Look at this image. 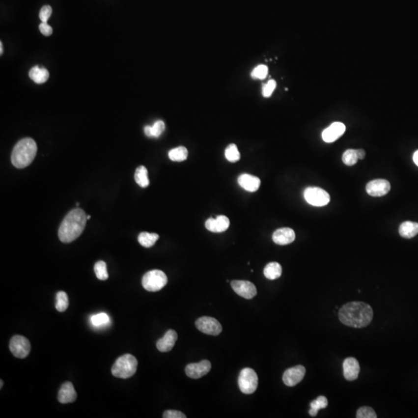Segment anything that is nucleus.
<instances>
[{"label":"nucleus","mask_w":418,"mask_h":418,"mask_svg":"<svg viewBox=\"0 0 418 418\" xmlns=\"http://www.w3.org/2000/svg\"><path fill=\"white\" fill-rule=\"evenodd\" d=\"M338 318L341 323L349 327L361 329L371 323L373 310L371 306L364 302H349L340 308Z\"/></svg>","instance_id":"f257e3e1"},{"label":"nucleus","mask_w":418,"mask_h":418,"mask_svg":"<svg viewBox=\"0 0 418 418\" xmlns=\"http://www.w3.org/2000/svg\"><path fill=\"white\" fill-rule=\"evenodd\" d=\"M85 212L81 208H75L63 219L58 229V237L64 243H69L78 239L84 231L87 223Z\"/></svg>","instance_id":"f03ea898"},{"label":"nucleus","mask_w":418,"mask_h":418,"mask_svg":"<svg viewBox=\"0 0 418 418\" xmlns=\"http://www.w3.org/2000/svg\"><path fill=\"white\" fill-rule=\"evenodd\" d=\"M37 152L36 142L31 138H24L15 145L12 152V164L19 169L27 167L33 162Z\"/></svg>","instance_id":"7ed1b4c3"},{"label":"nucleus","mask_w":418,"mask_h":418,"mask_svg":"<svg viewBox=\"0 0 418 418\" xmlns=\"http://www.w3.org/2000/svg\"><path fill=\"white\" fill-rule=\"evenodd\" d=\"M137 362L136 357L131 354H125L117 359L111 368V373L115 377L128 379L137 372Z\"/></svg>","instance_id":"20e7f679"},{"label":"nucleus","mask_w":418,"mask_h":418,"mask_svg":"<svg viewBox=\"0 0 418 418\" xmlns=\"http://www.w3.org/2000/svg\"><path fill=\"white\" fill-rule=\"evenodd\" d=\"M167 278L165 273L159 270H150L142 277L143 288L150 292H157L166 286Z\"/></svg>","instance_id":"39448f33"},{"label":"nucleus","mask_w":418,"mask_h":418,"mask_svg":"<svg viewBox=\"0 0 418 418\" xmlns=\"http://www.w3.org/2000/svg\"><path fill=\"white\" fill-rule=\"evenodd\" d=\"M239 390L245 394H252L258 387V376L251 368L242 369L238 379Z\"/></svg>","instance_id":"423d86ee"},{"label":"nucleus","mask_w":418,"mask_h":418,"mask_svg":"<svg viewBox=\"0 0 418 418\" xmlns=\"http://www.w3.org/2000/svg\"><path fill=\"white\" fill-rule=\"evenodd\" d=\"M304 197L306 201L313 206H325L330 201L329 194L324 189L317 187L306 188L304 192Z\"/></svg>","instance_id":"0eeeda50"},{"label":"nucleus","mask_w":418,"mask_h":418,"mask_svg":"<svg viewBox=\"0 0 418 418\" xmlns=\"http://www.w3.org/2000/svg\"><path fill=\"white\" fill-rule=\"evenodd\" d=\"M31 345L29 340L22 335H15L9 342V349L13 356L19 359L26 358L29 355Z\"/></svg>","instance_id":"6e6552de"},{"label":"nucleus","mask_w":418,"mask_h":418,"mask_svg":"<svg viewBox=\"0 0 418 418\" xmlns=\"http://www.w3.org/2000/svg\"><path fill=\"white\" fill-rule=\"evenodd\" d=\"M196 327L200 332L209 335H219L223 331L220 322L212 317H201L195 322Z\"/></svg>","instance_id":"1a4fd4ad"},{"label":"nucleus","mask_w":418,"mask_h":418,"mask_svg":"<svg viewBox=\"0 0 418 418\" xmlns=\"http://www.w3.org/2000/svg\"><path fill=\"white\" fill-rule=\"evenodd\" d=\"M231 287L238 295L246 299H252L257 294L256 286L247 280H232Z\"/></svg>","instance_id":"9d476101"},{"label":"nucleus","mask_w":418,"mask_h":418,"mask_svg":"<svg viewBox=\"0 0 418 418\" xmlns=\"http://www.w3.org/2000/svg\"><path fill=\"white\" fill-rule=\"evenodd\" d=\"M306 369L303 365H298L285 371L283 375V381L287 387H294L303 380Z\"/></svg>","instance_id":"9b49d317"},{"label":"nucleus","mask_w":418,"mask_h":418,"mask_svg":"<svg viewBox=\"0 0 418 418\" xmlns=\"http://www.w3.org/2000/svg\"><path fill=\"white\" fill-rule=\"evenodd\" d=\"M212 365L208 360H202L197 363L188 364L185 368V373L192 379H199L205 376L211 370Z\"/></svg>","instance_id":"f8f14e48"},{"label":"nucleus","mask_w":418,"mask_h":418,"mask_svg":"<svg viewBox=\"0 0 418 418\" xmlns=\"http://www.w3.org/2000/svg\"><path fill=\"white\" fill-rule=\"evenodd\" d=\"M390 184L384 179H376L368 183L365 188L367 193L373 197H382L389 193Z\"/></svg>","instance_id":"ddd939ff"},{"label":"nucleus","mask_w":418,"mask_h":418,"mask_svg":"<svg viewBox=\"0 0 418 418\" xmlns=\"http://www.w3.org/2000/svg\"><path fill=\"white\" fill-rule=\"evenodd\" d=\"M345 125L342 122H333V124L322 132V139L326 142H333L343 135L345 132Z\"/></svg>","instance_id":"4468645a"},{"label":"nucleus","mask_w":418,"mask_h":418,"mask_svg":"<svg viewBox=\"0 0 418 418\" xmlns=\"http://www.w3.org/2000/svg\"><path fill=\"white\" fill-rule=\"evenodd\" d=\"M229 225V219L225 216H219L216 219L210 218L205 222V228L208 231L216 233L225 232L228 229Z\"/></svg>","instance_id":"2eb2a0df"},{"label":"nucleus","mask_w":418,"mask_h":418,"mask_svg":"<svg viewBox=\"0 0 418 418\" xmlns=\"http://www.w3.org/2000/svg\"><path fill=\"white\" fill-rule=\"evenodd\" d=\"M273 241L279 246L290 244L295 240V232L290 228L277 229L273 234Z\"/></svg>","instance_id":"dca6fc26"},{"label":"nucleus","mask_w":418,"mask_h":418,"mask_svg":"<svg viewBox=\"0 0 418 418\" xmlns=\"http://www.w3.org/2000/svg\"><path fill=\"white\" fill-rule=\"evenodd\" d=\"M360 366L357 360L353 357L345 359L343 362V374L345 380L353 381L358 378Z\"/></svg>","instance_id":"f3484780"},{"label":"nucleus","mask_w":418,"mask_h":418,"mask_svg":"<svg viewBox=\"0 0 418 418\" xmlns=\"http://www.w3.org/2000/svg\"><path fill=\"white\" fill-rule=\"evenodd\" d=\"M77 399V392L75 391V387L71 382H66L60 387L58 392L57 400L60 404H68L72 403Z\"/></svg>","instance_id":"a211bd4d"},{"label":"nucleus","mask_w":418,"mask_h":418,"mask_svg":"<svg viewBox=\"0 0 418 418\" xmlns=\"http://www.w3.org/2000/svg\"><path fill=\"white\" fill-rule=\"evenodd\" d=\"M177 340V334L175 331L168 330L166 334L157 342V348L161 353H167L172 350Z\"/></svg>","instance_id":"6ab92c4d"},{"label":"nucleus","mask_w":418,"mask_h":418,"mask_svg":"<svg viewBox=\"0 0 418 418\" xmlns=\"http://www.w3.org/2000/svg\"><path fill=\"white\" fill-rule=\"evenodd\" d=\"M238 183L239 186L243 188L244 190L250 192H255L259 189L261 181L259 177L256 176L243 174L238 178Z\"/></svg>","instance_id":"aec40b11"},{"label":"nucleus","mask_w":418,"mask_h":418,"mask_svg":"<svg viewBox=\"0 0 418 418\" xmlns=\"http://www.w3.org/2000/svg\"><path fill=\"white\" fill-rule=\"evenodd\" d=\"M400 236L405 239H411L418 234V223L407 221L402 223L399 228Z\"/></svg>","instance_id":"412c9836"},{"label":"nucleus","mask_w":418,"mask_h":418,"mask_svg":"<svg viewBox=\"0 0 418 418\" xmlns=\"http://www.w3.org/2000/svg\"><path fill=\"white\" fill-rule=\"evenodd\" d=\"M49 71L44 68L34 66L29 71V76L37 84H44L49 79Z\"/></svg>","instance_id":"4be33fe9"},{"label":"nucleus","mask_w":418,"mask_h":418,"mask_svg":"<svg viewBox=\"0 0 418 418\" xmlns=\"http://www.w3.org/2000/svg\"><path fill=\"white\" fill-rule=\"evenodd\" d=\"M264 276L269 279H278L281 276L282 267L279 263L277 262H272L268 263L263 270Z\"/></svg>","instance_id":"5701e85b"},{"label":"nucleus","mask_w":418,"mask_h":418,"mask_svg":"<svg viewBox=\"0 0 418 418\" xmlns=\"http://www.w3.org/2000/svg\"><path fill=\"white\" fill-rule=\"evenodd\" d=\"M134 177H135V181L137 183V185L141 188H147L150 185L148 171L144 166H139L137 168Z\"/></svg>","instance_id":"b1692460"},{"label":"nucleus","mask_w":418,"mask_h":418,"mask_svg":"<svg viewBox=\"0 0 418 418\" xmlns=\"http://www.w3.org/2000/svg\"><path fill=\"white\" fill-rule=\"evenodd\" d=\"M159 239V235L157 233L150 232H141L138 236V241L142 247L145 248H150L155 244L156 242Z\"/></svg>","instance_id":"393cba45"},{"label":"nucleus","mask_w":418,"mask_h":418,"mask_svg":"<svg viewBox=\"0 0 418 418\" xmlns=\"http://www.w3.org/2000/svg\"><path fill=\"white\" fill-rule=\"evenodd\" d=\"M188 151L185 146H178L176 148L172 149L168 153V157L172 161L175 162H181L185 161L188 158Z\"/></svg>","instance_id":"a878e982"},{"label":"nucleus","mask_w":418,"mask_h":418,"mask_svg":"<svg viewBox=\"0 0 418 418\" xmlns=\"http://www.w3.org/2000/svg\"><path fill=\"white\" fill-rule=\"evenodd\" d=\"M329 402L325 396H319L316 400L310 403V409L309 414L310 416L315 417L320 409H325L328 407Z\"/></svg>","instance_id":"bb28decb"},{"label":"nucleus","mask_w":418,"mask_h":418,"mask_svg":"<svg viewBox=\"0 0 418 418\" xmlns=\"http://www.w3.org/2000/svg\"><path fill=\"white\" fill-rule=\"evenodd\" d=\"M69 305L68 294L64 291H59L56 295V305L55 307L59 312H64L68 308Z\"/></svg>","instance_id":"cd10ccee"},{"label":"nucleus","mask_w":418,"mask_h":418,"mask_svg":"<svg viewBox=\"0 0 418 418\" xmlns=\"http://www.w3.org/2000/svg\"><path fill=\"white\" fill-rule=\"evenodd\" d=\"M225 158L228 160L229 162L235 163L237 162L240 159V154L238 150L237 146L236 144L232 143L228 145L225 149Z\"/></svg>","instance_id":"c85d7f7f"},{"label":"nucleus","mask_w":418,"mask_h":418,"mask_svg":"<svg viewBox=\"0 0 418 418\" xmlns=\"http://www.w3.org/2000/svg\"><path fill=\"white\" fill-rule=\"evenodd\" d=\"M95 275L97 278L100 280H106L109 278L108 271H107V266L104 261L97 262L95 264Z\"/></svg>","instance_id":"c756f323"},{"label":"nucleus","mask_w":418,"mask_h":418,"mask_svg":"<svg viewBox=\"0 0 418 418\" xmlns=\"http://www.w3.org/2000/svg\"><path fill=\"white\" fill-rule=\"evenodd\" d=\"M358 155L356 150L349 149V150H345L342 155V161L344 164L347 166H353L356 165L358 161Z\"/></svg>","instance_id":"7c9ffc66"},{"label":"nucleus","mask_w":418,"mask_h":418,"mask_svg":"<svg viewBox=\"0 0 418 418\" xmlns=\"http://www.w3.org/2000/svg\"><path fill=\"white\" fill-rule=\"evenodd\" d=\"M91 322L95 327H102L108 325L110 322V317L106 313L95 314L91 318Z\"/></svg>","instance_id":"2f4dec72"},{"label":"nucleus","mask_w":418,"mask_h":418,"mask_svg":"<svg viewBox=\"0 0 418 418\" xmlns=\"http://www.w3.org/2000/svg\"><path fill=\"white\" fill-rule=\"evenodd\" d=\"M267 74H268L267 66L264 65V64H260V65H258L257 67L254 68L251 75L253 79L263 80V79H266Z\"/></svg>","instance_id":"473e14b6"},{"label":"nucleus","mask_w":418,"mask_h":418,"mask_svg":"<svg viewBox=\"0 0 418 418\" xmlns=\"http://www.w3.org/2000/svg\"><path fill=\"white\" fill-rule=\"evenodd\" d=\"M356 418H376V412L372 407H362L357 411L356 414Z\"/></svg>","instance_id":"72a5a7b5"},{"label":"nucleus","mask_w":418,"mask_h":418,"mask_svg":"<svg viewBox=\"0 0 418 418\" xmlns=\"http://www.w3.org/2000/svg\"><path fill=\"white\" fill-rule=\"evenodd\" d=\"M165 130V123L162 120H158L151 126L152 137L158 138Z\"/></svg>","instance_id":"f704fd0d"},{"label":"nucleus","mask_w":418,"mask_h":418,"mask_svg":"<svg viewBox=\"0 0 418 418\" xmlns=\"http://www.w3.org/2000/svg\"><path fill=\"white\" fill-rule=\"evenodd\" d=\"M277 87V83L274 80H270L267 84H265L263 87V91H262V93H263V96L265 98H269V97L271 96L273 92H274V90Z\"/></svg>","instance_id":"c9c22d12"},{"label":"nucleus","mask_w":418,"mask_h":418,"mask_svg":"<svg viewBox=\"0 0 418 418\" xmlns=\"http://www.w3.org/2000/svg\"><path fill=\"white\" fill-rule=\"evenodd\" d=\"M52 8L51 6H43L40 11V19L42 22L48 23V20L52 16Z\"/></svg>","instance_id":"e433bc0d"},{"label":"nucleus","mask_w":418,"mask_h":418,"mask_svg":"<svg viewBox=\"0 0 418 418\" xmlns=\"http://www.w3.org/2000/svg\"><path fill=\"white\" fill-rule=\"evenodd\" d=\"M163 418H186V415L183 414L181 411H173L169 410L164 413Z\"/></svg>","instance_id":"4c0bfd02"},{"label":"nucleus","mask_w":418,"mask_h":418,"mask_svg":"<svg viewBox=\"0 0 418 418\" xmlns=\"http://www.w3.org/2000/svg\"><path fill=\"white\" fill-rule=\"evenodd\" d=\"M39 29L44 36H51L53 33V29L52 27L50 26L48 23L42 22L39 25Z\"/></svg>","instance_id":"58836bf2"},{"label":"nucleus","mask_w":418,"mask_h":418,"mask_svg":"<svg viewBox=\"0 0 418 418\" xmlns=\"http://www.w3.org/2000/svg\"><path fill=\"white\" fill-rule=\"evenodd\" d=\"M356 152H357V155H358L359 160H362L365 158V152L363 150L359 149V150H356Z\"/></svg>","instance_id":"ea45409f"},{"label":"nucleus","mask_w":418,"mask_h":418,"mask_svg":"<svg viewBox=\"0 0 418 418\" xmlns=\"http://www.w3.org/2000/svg\"><path fill=\"white\" fill-rule=\"evenodd\" d=\"M144 133H145V134H146V137H152L151 126H145Z\"/></svg>","instance_id":"a19ab883"},{"label":"nucleus","mask_w":418,"mask_h":418,"mask_svg":"<svg viewBox=\"0 0 418 418\" xmlns=\"http://www.w3.org/2000/svg\"><path fill=\"white\" fill-rule=\"evenodd\" d=\"M413 160H414V162L415 163V165L418 167V150H417L415 154H414V156H413Z\"/></svg>","instance_id":"79ce46f5"},{"label":"nucleus","mask_w":418,"mask_h":418,"mask_svg":"<svg viewBox=\"0 0 418 418\" xmlns=\"http://www.w3.org/2000/svg\"><path fill=\"white\" fill-rule=\"evenodd\" d=\"M0 50H1L0 51V55H2V53H3V46H2V42L0 43Z\"/></svg>","instance_id":"37998d69"},{"label":"nucleus","mask_w":418,"mask_h":418,"mask_svg":"<svg viewBox=\"0 0 418 418\" xmlns=\"http://www.w3.org/2000/svg\"><path fill=\"white\" fill-rule=\"evenodd\" d=\"M0 382H1V385H0V388H1V389H2V386H3V381H2V380H1V381H0Z\"/></svg>","instance_id":"c03bdc74"},{"label":"nucleus","mask_w":418,"mask_h":418,"mask_svg":"<svg viewBox=\"0 0 418 418\" xmlns=\"http://www.w3.org/2000/svg\"><path fill=\"white\" fill-rule=\"evenodd\" d=\"M91 219V216H87V219H88H88Z\"/></svg>","instance_id":"a18cd8bd"}]
</instances>
